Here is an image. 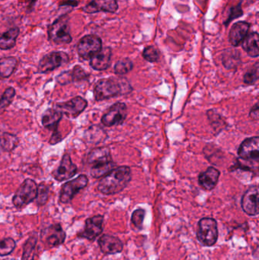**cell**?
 I'll return each instance as SVG.
<instances>
[{"mask_svg":"<svg viewBox=\"0 0 259 260\" xmlns=\"http://www.w3.org/2000/svg\"><path fill=\"white\" fill-rule=\"evenodd\" d=\"M132 180V170L128 166L115 168L99 182L97 189L104 195L122 192Z\"/></svg>","mask_w":259,"mask_h":260,"instance_id":"cell-1","label":"cell"},{"mask_svg":"<svg viewBox=\"0 0 259 260\" xmlns=\"http://www.w3.org/2000/svg\"><path fill=\"white\" fill-rule=\"evenodd\" d=\"M132 87L125 78L100 79L94 85V97L97 102L125 95L132 92Z\"/></svg>","mask_w":259,"mask_h":260,"instance_id":"cell-2","label":"cell"},{"mask_svg":"<svg viewBox=\"0 0 259 260\" xmlns=\"http://www.w3.org/2000/svg\"><path fill=\"white\" fill-rule=\"evenodd\" d=\"M88 164L91 166V175L96 179L104 177L117 166L107 147L91 150L88 154Z\"/></svg>","mask_w":259,"mask_h":260,"instance_id":"cell-3","label":"cell"},{"mask_svg":"<svg viewBox=\"0 0 259 260\" xmlns=\"http://www.w3.org/2000/svg\"><path fill=\"white\" fill-rule=\"evenodd\" d=\"M70 18L68 14H64L54 20L48 27L49 41L56 44H68L72 41L70 34Z\"/></svg>","mask_w":259,"mask_h":260,"instance_id":"cell-4","label":"cell"},{"mask_svg":"<svg viewBox=\"0 0 259 260\" xmlns=\"http://www.w3.org/2000/svg\"><path fill=\"white\" fill-rule=\"evenodd\" d=\"M198 241L205 247H212L218 239V229L215 219L203 218L199 221L197 231Z\"/></svg>","mask_w":259,"mask_h":260,"instance_id":"cell-5","label":"cell"},{"mask_svg":"<svg viewBox=\"0 0 259 260\" xmlns=\"http://www.w3.org/2000/svg\"><path fill=\"white\" fill-rule=\"evenodd\" d=\"M38 184L31 179H26L17 189L12 199L14 206L22 208L36 200Z\"/></svg>","mask_w":259,"mask_h":260,"instance_id":"cell-6","label":"cell"},{"mask_svg":"<svg viewBox=\"0 0 259 260\" xmlns=\"http://www.w3.org/2000/svg\"><path fill=\"white\" fill-rule=\"evenodd\" d=\"M68 61L69 56L65 52H50L41 58L38 66V73L41 74L50 73L68 63Z\"/></svg>","mask_w":259,"mask_h":260,"instance_id":"cell-7","label":"cell"},{"mask_svg":"<svg viewBox=\"0 0 259 260\" xmlns=\"http://www.w3.org/2000/svg\"><path fill=\"white\" fill-rule=\"evenodd\" d=\"M102 49V40L95 35H88L81 38L78 43L79 56L85 60H89Z\"/></svg>","mask_w":259,"mask_h":260,"instance_id":"cell-8","label":"cell"},{"mask_svg":"<svg viewBox=\"0 0 259 260\" xmlns=\"http://www.w3.org/2000/svg\"><path fill=\"white\" fill-rule=\"evenodd\" d=\"M88 184V178L85 174H81L76 179L65 183L61 188L59 202L63 204L70 203L76 194L86 187Z\"/></svg>","mask_w":259,"mask_h":260,"instance_id":"cell-9","label":"cell"},{"mask_svg":"<svg viewBox=\"0 0 259 260\" xmlns=\"http://www.w3.org/2000/svg\"><path fill=\"white\" fill-rule=\"evenodd\" d=\"M128 110L126 104L117 102L113 105L102 117L101 123L107 127L123 124L127 117Z\"/></svg>","mask_w":259,"mask_h":260,"instance_id":"cell-10","label":"cell"},{"mask_svg":"<svg viewBox=\"0 0 259 260\" xmlns=\"http://www.w3.org/2000/svg\"><path fill=\"white\" fill-rule=\"evenodd\" d=\"M87 107L88 102L83 98L77 96L68 102L56 104L55 109L70 118H76L86 109Z\"/></svg>","mask_w":259,"mask_h":260,"instance_id":"cell-11","label":"cell"},{"mask_svg":"<svg viewBox=\"0 0 259 260\" xmlns=\"http://www.w3.org/2000/svg\"><path fill=\"white\" fill-rule=\"evenodd\" d=\"M258 186H250L242 197L241 206L245 213L250 216H256L259 213Z\"/></svg>","mask_w":259,"mask_h":260,"instance_id":"cell-12","label":"cell"},{"mask_svg":"<svg viewBox=\"0 0 259 260\" xmlns=\"http://www.w3.org/2000/svg\"><path fill=\"white\" fill-rule=\"evenodd\" d=\"M238 154L240 158L248 161H259V137L248 138L239 147Z\"/></svg>","mask_w":259,"mask_h":260,"instance_id":"cell-13","label":"cell"},{"mask_svg":"<svg viewBox=\"0 0 259 260\" xmlns=\"http://www.w3.org/2000/svg\"><path fill=\"white\" fill-rule=\"evenodd\" d=\"M103 215H95L88 218L85 221V229L78 235V236L89 241H94L97 237L101 235L103 232Z\"/></svg>","mask_w":259,"mask_h":260,"instance_id":"cell-14","label":"cell"},{"mask_svg":"<svg viewBox=\"0 0 259 260\" xmlns=\"http://www.w3.org/2000/svg\"><path fill=\"white\" fill-rule=\"evenodd\" d=\"M77 171V166L73 163L69 154H65L53 175L57 181L61 182L71 179L76 175Z\"/></svg>","mask_w":259,"mask_h":260,"instance_id":"cell-15","label":"cell"},{"mask_svg":"<svg viewBox=\"0 0 259 260\" xmlns=\"http://www.w3.org/2000/svg\"><path fill=\"white\" fill-rule=\"evenodd\" d=\"M65 237V232L59 224H52L42 232V239L50 247H56L63 244Z\"/></svg>","mask_w":259,"mask_h":260,"instance_id":"cell-16","label":"cell"},{"mask_svg":"<svg viewBox=\"0 0 259 260\" xmlns=\"http://www.w3.org/2000/svg\"><path fill=\"white\" fill-rule=\"evenodd\" d=\"M98 245L102 253L106 255H114L121 253L123 244L120 238L109 235H103L99 238Z\"/></svg>","mask_w":259,"mask_h":260,"instance_id":"cell-17","label":"cell"},{"mask_svg":"<svg viewBox=\"0 0 259 260\" xmlns=\"http://www.w3.org/2000/svg\"><path fill=\"white\" fill-rule=\"evenodd\" d=\"M117 0H92L82 9L83 12L88 14L105 12L115 13L118 10Z\"/></svg>","mask_w":259,"mask_h":260,"instance_id":"cell-18","label":"cell"},{"mask_svg":"<svg viewBox=\"0 0 259 260\" xmlns=\"http://www.w3.org/2000/svg\"><path fill=\"white\" fill-rule=\"evenodd\" d=\"M112 56V49L109 47H103L90 59V66L96 71H104L110 67Z\"/></svg>","mask_w":259,"mask_h":260,"instance_id":"cell-19","label":"cell"},{"mask_svg":"<svg viewBox=\"0 0 259 260\" xmlns=\"http://www.w3.org/2000/svg\"><path fill=\"white\" fill-rule=\"evenodd\" d=\"M251 24L247 21H242L235 23L231 28L229 40L234 47H238L244 41L249 33Z\"/></svg>","mask_w":259,"mask_h":260,"instance_id":"cell-20","label":"cell"},{"mask_svg":"<svg viewBox=\"0 0 259 260\" xmlns=\"http://www.w3.org/2000/svg\"><path fill=\"white\" fill-rule=\"evenodd\" d=\"M220 176V171L214 167H209L206 171L199 174V185L205 190H212L217 186Z\"/></svg>","mask_w":259,"mask_h":260,"instance_id":"cell-21","label":"cell"},{"mask_svg":"<svg viewBox=\"0 0 259 260\" xmlns=\"http://www.w3.org/2000/svg\"><path fill=\"white\" fill-rule=\"evenodd\" d=\"M62 113L59 112L57 110L50 108L43 114L41 122L44 128L55 133L58 131V126L59 122L62 120Z\"/></svg>","mask_w":259,"mask_h":260,"instance_id":"cell-22","label":"cell"},{"mask_svg":"<svg viewBox=\"0 0 259 260\" xmlns=\"http://www.w3.org/2000/svg\"><path fill=\"white\" fill-rule=\"evenodd\" d=\"M259 37L258 32H251L248 34L242 47L246 53L251 57L257 58L259 56Z\"/></svg>","mask_w":259,"mask_h":260,"instance_id":"cell-23","label":"cell"},{"mask_svg":"<svg viewBox=\"0 0 259 260\" xmlns=\"http://www.w3.org/2000/svg\"><path fill=\"white\" fill-rule=\"evenodd\" d=\"M222 63L228 70H236L241 63V55L235 48L227 49L222 54Z\"/></svg>","mask_w":259,"mask_h":260,"instance_id":"cell-24","label":"cell"},{"mask_svg":"<svg viewBox=\"0 0 259 260\" xmlns=\"http://www.w3.org/2000/svg\"><path fill=\"white\" fill-rule=\"evenodd\" d=\"M20 29L13 27L4 32L0 36V50H7L13 48L16 44L17 38L19 36Z\"/></svg>","mask_w":259,"mask_h":260,"instance_id":"cell-25","label":"cell"},{"mask_svg":"<svg viewBox=\"0 0 259 260\" xmlns=\"http://www.w3.org/2000/svg\"><path fill=\"white\" fill-rule=\"evenodd\" d=\"M18 63V59L15 56L0 58V77L3 79L10 77L15 72Z\"/></svg>","mask_w":259,"mask_h":260,"instance_id":"cell-26","label":"cell"},{"mask_svg":"<svg viewBox=\"0 0 259 260\" xmlns=\"http://www.w3.org/2000/svg\"><path fill=\"white\" fill-rule=\"evenodd\" d=\"M107 138V134L103 128L97 125L90 126L85 133V139L87 142L92 144H99Z\"/></svg>","mask_w":259,"mask_h":260,"instance_id":"cell-27","label":"cell"},{"mask_svg":"<svg viewBox=\"0 0 259 260\" xmlns=\"http://www.w3.org/2000/svg\"><path fill=\"white\" fill-rule=\"evenodd\" d=\"M36 244L38 234L33 232L24 244L21 260H36Z\"/></svg>","mask_w":259,"mask_h":260,"instance_id":"cell-28","label":"cell"},{"mask_svg":"<svg viewBox=\"0 0 259 260\" xmlns=\"http://www.w3.org/2000/svg\"><path fill=\"white\" fill-rule=\"evenodd\" d=\"M19 145V139L15 135L4 133L0 136V150L2 151H13Z\"/></svg>","mask_w":259,"mask_h":260,"instance_id":"cell-29","label":"cell"},{"mask_svg":"<svg viewBox=\"0 0 259 260\" xmlns=\"http://www.w3.org/2000/svg\"><path fill=\"white\" fill-rule=\"evenodd\" d=\"M133 62L129 58H123L114 66V73L118 76H124L132 71Z\"/></svg>","mask_w":259,"mask_h":260,"instance_id":"cell-30","label":"cell"},{"mask_svg":"<svg viewBox=\"0 0 259 260\" xmlns=\"http://www.w3.org/2000/svg\"><path fill=\"white\" fill-rule=\"evenodd\" d=\"M207 115H208L210 124L216 131L217 130V131H221L224 127L227 126L226 122L225 121L223 117L214 110H209L207 113Z\"/></svg>","mask_w":259,"mask_h":260,"instance_id":"cell-31","label":"cell"},{"mask_svg":"<svg viewBox=\"0 0 259 260\" xmlns=\"http://www.w3.org/2000/svg\"><path fill=\"white\" fill-rule=\"evenodd\" d=\"M15 96V88L12 87L6 88L0 99V113L3 112L6 108H7L13 102Z\"/></svg>","mask_w":259,"mask_h":260,"instance_id":"cell-32","label":"cell"},{"mask_svg":"<svg viewBox=\"0 0 259 260\" xmlns=\"http://www.w3.org/2000/svg\"><path fill=\"white\" fill-rule=\"evenodd\" d=\"M70 78L71 82H80V81L88 80L90 77V73L85 71L81 66L76 65L74 68L69 71Z\"/></svg>","mask_w":259,"mask_h":260,"instance_id":"cell-33","label":"cell"},{"mask_svg":"<svg viewBox=\"0 0 259 260\" xmlns=\"http://www.w3.org/2000/svg\"><path fill=\"white\" fill-rule=\"evenodd\" d=\"M49 192H50V188L47 185L44 183H41L38 186V194H36V204L39 206H44L48 201Z\"/></svg>","mask_w":259,"mask_h":260,"instance_id":"cell-34","label":"cell"},{"mask_svg":"<svg viewBox=\"0 0 259 260\" xmlns=\"http://www.w3.org/2000/svg\"><path fill=\"white\" fill-rule=\"evenodd\" d=\"M258 62H255V65L252 66L245 73L244 77H243L245 84H246V85H253V84L256 83L257 81L258 80Z\"/></svg>","mask_w":259,"mask_h":260,"instance_id":"cell-35","label":"cell"},{"mask_svg":"<svg viewBox=\"0 0 259 260\" xmlns=\"http://www.w3.org/2000/svg\"><path fill=\"white\" fill-rule=\"evenodd\" d=\"M16 247L15 240L11 238H6L0 241V256H6L10 254Z\"/></svg>","mask_w":259,"mask_h":260,"instance_id":"cell-36","label":"cell"},{"mask_svg":"<svg viewBox=\"0 0 259 260\" xmlns=\"http://www.w3.org/2000/svg\"><path fill=\"white\" fill-rule=\"evenodd\" d=\"M142 56L147 62H156L159 60L161 53L157 47H154V46H149V47H145L143 50Z\"/></svg>","mask_w":259,"mask_h":260,"instance_id":"cell-37","label":"cell"},{"mask_svg":"<svg viewBox=\"0 0 259 260\" xmlns=\"http://www.w3.org/2000/svg\"><path fill=\"white\" fill-rule=\"evenodd\" d=\"M144 217H145V210L144 209H138L132 212L131 221L138 230H141L143 229Z\"/></svg>","mask_w":259,"mask_h":260,"instance_id":"cell-38","label":"cell"},{"mask_svg":"<svg viewBox=\"0 0 259 260\" xmlns=\"http://www.w3.org/2000/svg\"><path fill=\"white\" fill-rule=\"evenodd\" d=\"M243 15V9H242V3H239L235 7L231 8V12H230L229 16L228 19L225 21V24L226 26L228 25L229 23H231L233 20L238 18L239 17L242 16Z\"/></svg>","mask_w":259,"mask_h":260,"instance_id":"cell-39","label":"cell"},{"mask_svg":"<svg viewBox=\"0 0 259 260\" xmlns=\"http://www.w3.org/2000/svg\"><path fill=\"white\" fill-rule=\"evenodd\" d=\"M249 117L253 120H258L259 118V106L258 103L255 104L252 109H251L250 112H249Z\"/></svg>","mask_w":259,"mask_h":260,"instance_id":"cell-40","label":"cell"},{"mask_svg":"<svg viewBox=\"0 0 259 260\" xmlns=\"http://www.w3.org/2000/svg\"><path fill=\"white\" fill-rule=\"evenodd\" d=\"M62 139V136H61L59 131L55 132V133H53V135H52V137L50 138V143L51 144V145H55V144L59 143Z\"/></svg>","mask_w":259,"mask_h":260,"instance_id":"cell-41","label":"cell"},{"mask_svg":"<svg viewBox=\"0 0 259 260\" xmlns=\"http://www.w3.org/2000/svg\"><path fill=\"white\" fill-rule=\"evenodd\" d=\"M79 5V2L76 0H68V1L64 2L60 6H71V7H76Z\"/></svg>","mask_w":259,"mask_h":260,"instance_id":"cell-42","label":"cell"},{"mask_svg":"<svg viewBox=\"0 0 259 260\" xmlns=\"http://www.w3.org/2000/svg\"><path fill=\"white\" fill-rule=\"evenodd\" d=\"M36 1H38V0H31L30 4H29L28 7H27V10H32V9H33V7L34 6L35 3H36Z\"/></svg>","mask_w":259,"mask_h":260,"instance_id":"cell-43","label":"cell"},{"mask_svg":"<svg viewBox=\"0 0 259 260\" xmlns=\"http://www.w3.org/2000/svg\"><path fill=\"white\" fill-rule=\"evenodd\" d=\"M5 260H15V259H5Z\"/></svg>","mask_w":259,"mask_h":260,"instance_id":"cell-44","label":"cell"}]
</instances>
